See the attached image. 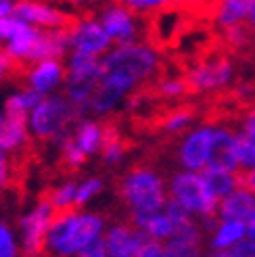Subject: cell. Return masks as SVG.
<instances>
[{
  "label": "cell",
  "mask_w": 255,
  "mask_h": 257,
  "mask_svg": "<svg viewBox=\"0 0 255 257\" xmlns=\"http://www.w3.org/2000/svg\"><path fill=\"white\" fill-rule=\"evenodd\" d=\"M163 61L157 57V50L145 44L119 46L100 63V80L117 84L123 92L130 88L143 86L157 80L161 75Z\"/></svg>",
  "instance_id": "1"
},
{
  "label": "cell",
  "mask_w": 255,
  "mask_h": 257,
  "mask_svg": "<svg viewBox=\"0 0 255 257\" xmlns=\"http://www.w3.org/2000/svg\"><path fill=\"white\" fill-rule=\"evenodd\" d=\"M115 188L117 197L128 205L130 211L157 213L168 203L163 178L149 159L134 163L125 174L115 178Z\"/></svg>",
  "instance_id": "2"
},
{
  "label": "cell",
  "mask_w": 255,
  "mask_h": 257,
  "mask_svg": "<svg viewBox=\"0 0 255 257\" xmlns=\"http://www.w3.org/2000/svg\"><path fill=\"white\" fill-rule=\"evenodd\" d=\"M78 117L80 113L73 107L71 100H65L63 96H53V98H44L42 105L34 109L30 125L38 140L59 138L61 134H65L67 125Z\"/></svg>",
  "instance_id": "3"
},
{
  "label": "cell",
  "mask_w": 255,
  "mask_h": 257,
  "mask_svg": "<svg viewBox=\"0 0 255 257\" xmlns=\"http://www.w3.org/2000/svg\"><path fill=\"white\" fill-rule=\"evenodd\" d=\"M170 192H172L170 197H174L180 205H184L188 211L201 213L203 217L218 215L220 201L211 195L207 184L203 182V178L197 174H190V172L176 174L172 178Z\"/></svg>",
  "instance_id": "4"
},
{
  "label": "cell",
  "mask_w": 255,
  "mask_h": 257,
  "mask_svg": "<svg viewBox=\"0 0 255 257\" xmlns=\"http://www.w3.org/2000/svg\"><path fill=\"white\" fill-rule=\"evenodd\" d=\"M13 13L21 21H32V23L44 25V28H50V30H69L73 34H78V30L84 23V17L67 15L63 11L50 9L46 5H38V3H17Z\"/></svg>",
  "instance_id": "5"
},
{
  "label": "cell",
  "mask_w": 255,
  "mask_h": 257,
  "mask_svg": "<svg viewBox=\"0 0 255 257\" xmlns=\"http://www.w3.org/2000/svg\"><path fill=\"white\" fill-rule=\"evenodd\" d=\"M151 238L147 230H140L130 222H117L105 236L107 253L109 257H138Z\"/></svg>",
  "instance_id": "6"
},
{
  "label": "cell",
  "mask_w": 255,
  "mask_h": 257,
  "mask_svg": "<svg viewBox=\"0 0 255 257\" xmlns=\"http://www.w3.org/2000/svg\"><path fill=\"white\" fill-rule=\"evenodd\" d=\"M211 140H213V130L207 125L184 134L180 145H178V161H180L186 170L203 172L207 165Z\"/></svg>",
  "instance_id": "7"
},
{
  "label": "cell",
  "mask_w": 255,
  "mask_h": 257,
  "mask_svg": "<svg viewBox=\"0 0 255 257\" xmlns=\"http://www.w3.org/2000/svg\"><path fill=\"white\" fill-rule=\"evenodd\" d=\"M236 136L232 130H213V140L207 157V168L218 170V172H228L234 174L238 172V151H236Z\"/></svg>",
  "instance_id": "8"
},
{
  "label": "cell",
  "mask_w": 255,
  "mask_h": 257,
  "mask_svg": "<svg viewBox=\"0 0 255 257\" xmlns=\"http://www.w3.org/2000/svg\"><path fill=\"white\" fill-rule=\"evenodd\" d=\"M103 215L98 213H86V215H80L75 220L71 232H69V238L65 240V245L61 247L59 251V257H69L73 253H80L84 247H88L94 238H98V232L103 230Z\"/></svg>",
  "instance_id": "9"
},
{
  "label": "cell",
  "mask_w": 255,
  "mask_h": 257,
  "mask_svg": "<svg viewBox=\"0 0 255 257\" xmlns=\"http://www.w3.org/2000/svg\"><path fill=\"white\" fill-rule=\"evenodd\" d=\"M109 42H111V38L103 30V25L94 19H84L82 28L73 36L75 50H82V53H88V55L103 53V50L109 48Z\"/></svg>",
  "instance_id": "10"
},
{
  "label": "cell",
  "mask_w": 255,
  "mask_h": 257,
  "mask_svg": "<svg viewBox=\"0 0 255 257\" xmlns=\"http://www.w3.org/2000/svg\"><path fill=\"white\" fill-rule=\"evenodd\" d=\"M218 211L224 222H247L255 211V197L251 192L236 190L220 203Z\"/></svg>",
  "instance_id": "11"
},
{
  "label": "cell",
  "mask_w": 255,
  "mask_h": 257,
  "mask_svg": "<svg viewBox=\"0 0 255 257\" xmlns=\"http://www.w3.org/2000/svg\"><path fill=\"white\" fill-rule=\"evenodd\" d=\"M201 178L203 182L207 184L209 192L218 199L220 203L230 197L232 192H236V182H234V176L228 174V172H218V170H211V168H205L201 172Z\"/></svg>",
  "instance_id": "12"
},
{
  "label": "cell",
  "mask_w": 255,
  "mask_h": 257,
  "mask_svg": "<svg viewBox=\"0 0 255 257\" xmlns=\"http://www.w3.org/2000/svg\"><path fill=\"white\" fill-rule=\"evenodd\" d=\"M61 75H63V67H61L59 61H44L34 69L30 82H32V88L36 90V92L44 94L46 90L57 86Z\"/></svg>",
  "instance_id": "13"
},
{
  "label": "cell",
  "mask_w": 255,
  "mask_h": 257,
  "mask_svg": "<svg viewBox=\"0 0 255 257\" xmlns=\"http://www.w3.org/2000/svg\"><path fill=\"white\" fill-rule=\"evenodd\" d=\"M121 94H123V90L117 84L100 80L98 86H96V90H94L92 96H90V109L96 111V113H105V111H109L113 105H115L117 98Z\"/></svg>",
  "instance_id": "14"
},
{
  "label": "cell",
  "mask_w": 255,
  "mask_h": 257,
  "mask_svg": "<svg viewBox=\"0 0 255 257\" xmlns=\"http://www.w3.org/2000/svg\"><path fill=\"white\" fill-rule=\"evenodd\" d=\"M28 130H25V123H15L5 119L3 127H0V149H9L15 151L21 147H28Z\"/></svg>",
  "instance_id": "15"
},
{
  "label": "cell",
  "mask_w": 255,
  "mask_h": 257,
  "mask_svg": "<svg viewBox=\"0 0 255 257\" xmlns=\"http://www.w3.org/2000/svg\"><path fill=\"white\" fill-rule=\"evenodd\" d=\"M247 234V226L243 222H224L218 230V234L213 236V247L215 249H228V247H234L240 242Z\"/></svg>",
  "instance_id": "16"
},
{
  "label": "cell",
  "mask_w": 255,
  "mask_h": 257,
  "mask_svg": "<svg viewBox=\"0 0 255 257\" xmlns=\"http://www.w3.org/2000/svg\"><path fill=\"white\" fill-rule=\"evenodd\" d=\"M249 5L251 3H240V0L222 3L220 15H218V25L224 30V28H232V25L243 23V19L249 15Z\"/></svg>",
  "instance_id": "17"
},
{
  "label": "cell",
  "mask_w": 255,
  "mask_h": 257,
  "mask_svg": "<svg viewBox=\"0 0 255 257\" xmlns=\"http://www.w3.org/2000/svg\"><path fill=\"white\" fill-rule=\"evenodd\" d=\"M75 143L86 153H96L100 149V125L94 121H82L75 132Z\"/></svg>",
  "instance_id": "18"
},
{
  "label": "cell",
  "mask_w": 255,
  "mask_h": 257,
  "mask_svg": "<svg viewBox=\"0 0 255 257\" xmlns=\"http://www.w3.org/2000/svg\"><path fill=\"white\" fill-rule=\"evenodd\" d=\"M147 232L155 238V240H161V238H174V226L172 222L168 220V215H161V213H153L149 217V222L145 226Z\"/></svg>",
  "instance_id": "19"
},
{
  "label": "cell",
  "mask_w": 255,
  "mask_h": 257,
  "mask_svg": "<svg viewBox=\"0 0 255 257\" xmlns=\"http://www.w3.org/2000/svg\"><path fill=\"white\" fill-rule=\"evenodd\" d=\"M201 249L203 245H199V242L172 238L165 247V257H201Z\"/></svg>",
  "instance_id": "20"
},
{
  "label": "cell",
  "mask_w": 255,
  "mask_h": 257,
  "mask_svg": "<svg viewBox=\"0 0 255 257\" xmlns=\"http://www.w3.org/2000/svg\"><path fill=\"white\" fill-rule=\"evenodd\" d=\"M236 151H238V163L245 170H255V140L247 138L245 134L236 136Z\"/></svg>",
  "instance_id": "21"
},
{
  "label": "cell",
  "mask_w": 255,
  "mask_h": 257,
  "mask_svg": "<svg viewBox=\"0 0 255 257\" xmlns=\"http://www.w3.org/2000/svg\"><path fill=\"white\" fill-rule=\"evenodd\" d=\"M5 107H7V119H9V121H15V123H25V119H28V105H25V102H23L21 94L9 96Z\"/></svg>",
  "instance_id": "22"
},
{
  "label": "cell",
  "mask_w": 255,
  "mask_h": 257,
  "mask_svg": "<svg viewBox=\"0 0 255 257\" xmlns=\"http://www.w3.org/2000/svg\"><path fill=\"white\" fill-rule=\"evenodd\" d=\"M28 28V23L21 21L19 17H7V19H0V38L5 40H15V38Z\"/></svg>",
  "instance_id": "23"
},
{
  "label": "cell",
  "mask_w": 255,
  "mask_h": 257,
  "mask_svg": "<svg viewBox=\"0 0 255 257\" xmlns=\"http://www.w3.org/2000/svg\"><path fill=\"white\" fill-rule=\"evenodd\" d=\"M103 188V182H100L98 178H90L86 180V182L78 188V195H75V207H82V205L90 199L92 195H96V192Z\"/></svg>",
  "instance_id": "24"
},
{
  "label": "cell",
  "mask_w": 255,
  "mask_h": 257,
  "mask_svg": "<svg viewBox=\"0 0 255 257\" xmlns=\"http://www.w3.org/2000/svg\"><path fill=\"white\" fill-rule=\"evenodd\" d=\"M232 176H234V182H236V190H245V192L255 195V170H251V172L238 170Z\"/></svg>",
  "instance_id": "25"
},
{
  "label": "cell",
  "mask_w": 255,
  "mask_h": 257,
  "mask_svg": "<svg viewBox=\"0 0 255 257\" xmlns=\"http://www.w3.org/2000/svg\"><path fill=\"white\" fill-rule=\"evenodd\" d=\"M0 257H15V245L13 236L5 224H0Z\"/></svg>",
  "instance_id": "26"
},
{
  "label": "cell",
  "mask_w": 255,
  "mask_h": 257,
  "mask_svg": "<svg viewBox=\"0 0 255 257\" xmlns=\"http://www.w3.org/2000/svg\"><path fill=\"white\" fill-rule=\"evenodd\" d=\"M105 253H107L105 238H94L90 245L80 251V257H105Z\"/></svg>",
  "instance_id": "27"
},
{
  "label": "cell",
  "mask_w": 255,
  "mask_h": 257,
  "mask_svg": "<svg viewBox=\"0 0 255 257\" xmlns=\"http://www.w3.org/2000/svg\"><path fill=\"white\" fill-rule=\"evenodd\" d=\"M243 127H245V136L255 140V107H251L245 115H243Z\"/></svg>",
  "instance_id": "28"
},
{
  "label": "cell",
  "mask_w": 255,
  "mask_h": 257,
  "mask_svg": "<svg viewBox=\"0 0 255 257\" xmlns=\"http://www.w3.org/2000/svg\"><path fill=\"white\" fill-rule=\"evenodd\" d=\"M9 63H11V55H9V50L0 48V75L7 73V69H9Z\"/></svg>",
  "instance_id": "29"
},
{
  "label": "cell",
  "mask_w": 255,
  "mask_h": 257,
  "mask_svg": "<svg viewBox=\"0 0 255 257\" xmlns=\"http://www.w3.org/2000/svg\"><path fill=\"white\" fill-rule=\"evenodd\" d=\"M11 11H15V5H11V3H0V19H7Z\"/></svg>",
  "instance_id": "30"
},
{
  "label": "cell",
  "mask_w": 255,
  "mask_h": 257,
  "mask_svg": "<svg viewBox=\"0 0 255 257\" xmlns=\"http://www.w3.org/2000/svg\"><path fill=\"white\" fill-rule=\"evenodd\" d=\"M247 236L251 240H255V211H253V215L247 220Z\"/></svg>",
  "instance_id": "31"
},
{
  "label": "cell",
  "mask_w": 255,
  "mask_h": 257,
  "mask_svg": "<svg viewBox=\"0 0 255 257\" xmlns=\"http://www.w3.org/2000/svg\"><path fill=\"white\" fill-rule=\"evenodd\" d=\"M5 178H7V159L3 153H0V184L5 182Z\"/></svg>",
  "instance_id": "32"
},
{
  "label": "cell",
  "mask_w": 255,
  "mask_h": 257,
  "mask_svg": "<svg viewBox=\"0 0 255 257\" xmlns=\"http://www.w3.org/2000/svg\"><path fill=\"white\" fill-rule=\"evenodd\" d=\"M247 19H249V28L255 32V3L249 5V15H247Z\"/></svg>",
  "instance_id": "33"
},
{
  "label": "cell",
  "mask_w": 255,
  "mask_h": 257,
  "mask_svg": "<svg viewBox=\"0 0 255 257\" xmlns=\"http://www.w3.org/2000/svg\"><path fill=\"white\" fill-rule=\"evenodd\" d=\"M209 257H232V251L230 249H215Z\"/></svg>",
  "instance_id": "34"
},
{
  "label": "cell",
  "mask_w": 255,
  "mask_h": 257,
  "mask_svg": "<svg viewBox=\"0 0 255 257\" xmlns=\"http://www.w3.org/2000/svg\"><path fill=\"white\" fill-rule=\"evenodd\" d=\"M3 123H5V119H3V117H0V127H3Z\"/></svg>",
  "instance_id": "35"
}]
</instances>
